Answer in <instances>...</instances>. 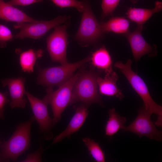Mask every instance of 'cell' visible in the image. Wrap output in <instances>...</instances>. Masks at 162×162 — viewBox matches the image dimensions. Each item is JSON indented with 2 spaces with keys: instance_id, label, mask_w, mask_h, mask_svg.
<instances>
[{
  "instance_id": "cell-1",
  "label": "cell",
  "mask_w": 162,
  "mask_h": 162,
  "mask_svg": "<svg viewBox=\"0 0 162 162\" xmlns=\"http://www.w3.org/2000/svg\"><path fill=\"white\" fill-rule=\"evenodd\" d=\"M79 72L72 88V104L81 102L86 106L94 103L103 106L97 82L100 73L93 70Z\"/></svg>"
},
{
  "instance_id": "cell-2",
  "label": "cell",
  "mask_w": 162,
  "mask_h": 162,
  "mask_svg": "<svg viewBox=\"0 0 162 162\" xmlns=\"http://www.w3.org/2000/svg\"><path fill=\"white\" fill-rule=\"evenodd\" d=\"M132 61L129 59L124 64L121 62H116L114 66L119 69L124 75L131 86L143 101L145 110L151 115L154 113L157 116L155 123L156 125H162V107L153 99L146 85L142 79L133 71L131 68Z\"/></svg>"
},
{
  "instance_id": "cell-3",
  "label": "cell",
  "mask_w": 162,
  "mask_h": 162,
  "mask_svg": "<svg viewBox=\"0 0 162 162\" xmlns=\"http://www.w3.org/2000/svg\"><path fill=\"white\" fill-rule=\"evenodd\" d=\"M34 119L33 116L28 121L17 126L10 139L2 144L0 160H16L21 154L28 148L31 128Z\"/></svg>"
},
{
  "instance_id": "cell-4",
  "label": "cell",
  "mask_w": 162,
  "mask_h": 162,
  "mask_svg": "<svg viewBox=\"0 0 162 162\" xmlns=\"http://www.w3.org/2000/svg\"><path fill=\"white\" fill-rule=\"evenodd\" d=\"M90 60L91 56H89L79 62L59 66L43 69L38 66L37 83L47 88L58 87L68 80L75 70Z\"/></svg>"
},
{
  "instance_id": "cell-5",
  "label": "cell",
  "mask_w": 162,
  "mask_h": 162,
  "mask_svg": "<svg viewBox=\"0 0 162 162\" xmlns=\"http://www.w3.org/2000/svg\"><path fill=\"white\" fill-rule=\"evenodd\" d=\"M79 73L78 72L73 75L56 91H53L52 88L46 89V94L43 100L52 107L54 124L60 120L62 114L66 107L72 104V88Z\"/></svg>"
},
{
  "instance_id": "cell-6",
  "label": "cell",
  "mask_w": 162,
  "mask_h": 162,
  "mask_svg": "<svg viewBox=\"0 0 162 162\" xmlns=\"http://www.w3.org/2000/svg\"><path fill=\"white\" fill-rule=\"evenodd\" d=\"M67 16H58L49 21L38 20L34 22H18L13 26L20 31L14 36L16 39L28 38L37 39L42 37L51 28L64 22L69 18Z\"/></svg>"
},
{
  "instance_id": "cell-7",
  "label": "cell",
  "mask_w": 162,
  "mask_h": 162,
  "mask_svg": "<svg viewBox=\"0 0 162 162\" xmlns=\"http://www.w3.org/2000/svg\"><path fill=\"white\" fill-rule=\"evenodd\" d=\"M68 26L67 23L55 27L46 40L47 50L52 61L62 65L68 63L66 57L68 43L66 29Z\"/></svg>"
},
{
  "instance_id": "cell-8",
  "label": "cell",
  "mask_w": 162,
  "mask_h": 162,
  "mask_svg": "<svg viewBox=\"0 0 162 162\" xmlns=\"http://www.w3.org/2000/svg\"><path fill=\"white\" fill-rule=\"evenodd\" d=\"M82 12L80 24L75 38L82 43H93L101 37L103 34L100 24L90 7L86 3Z\"/></svg>"
},
{
  "instance_id": "cell-9",
  "label": "cell",
  "mask_w": 162,
  "mask_h": 162,
  "mask_svg": "<svg viewBox=\"0 0 162 162\" xmlns=\"http://www.w3.org/2000/svg\"><path fill=\"white\" fill-rule=\"evenodd\" d=\"M151 115L143 106L140 108L135 120L122 129L124 131L134 133L140 137L146 136L150 139L160 141L162 132L157 129L155 124L151 120Z\"/></svg>"
},
{
  "instance_id": "cell-10",
  "label": "cell",
  "mask_w": 162,
  "mask_h": 162,
  "mask_svg": "<svg viewBox=\"0 0 162 162\" xmlns=\"http://www.w3.org/2000/svg\"><path fill=\"white\" fill-rule=\"evenodd\" d=\"M28 99L34 114V117L36 120L40 130L44 133L49 132L54 124L52 119L49 115L47 104L42 100L34 96L29 92H26Z\"/></svg>"
},
{
  "instance_id": "cell-11",
  "label": "cell",
  "mask_w": 162,
  "mask_h": 162,
  "mask_svg": "<svg viewBox=\"0 0 162 162\" xmlns=\"http://www.w3.org/2000/svg\"><path fill=\"white\" fill-rule=\"evenodd\" d=\"M25 78L22 76L1 80L2 86H8V88L11 99L10 104L11 108H24L25 107L26 100L24 98L26 92L25 87Z\"/></svg>"
},
{
  "instance_id": "cell-12",
  "label": "cell",
  "mask_w": 162,
  "mask_h": 162,
  "mask_svg": "<svg viewBox=\"0 0 162 162\" xmlns=\"http://www.w3.org/2000/svg\"><path fill=\"white\" fill-rule=\"evenodd\" d=\"M143 26V25L137 24L136 28L134 31L128 32L125 34L136 61L145 55H153V47L145 40L142 36V31Z\"/></svg>"
},
{
  "instance_id": "cell-13",
  "label": "cell",
  "mask_w": 162,
  "mask_h": 162,
  "mask_svg": "<svg viewBox=\"0 0 162 162\" xmlns=\"http://www.w3.org/2000/svg\"><path fill=\"white\" fill-rule=\"evenodd\" d=\"M75 112L66 128L53 140L52 144L60 142L76 132L81 127L88 114L87 106L84 104L75 108Z\"/></svg>"
},
{
  "instance_id": "cell-14",
  "label": "cell",
  "mask_w": 162,
  "mask_h": 162,
  "mask_svg": "<svg viewBox=\"0 0 162 162\" xmlns=\"http://www.w3.org/2000/svg\"><path fill=\"white\" fill-rule=\"evenodd\" d=\"M118 76L114 71L106 74L104 78L99 76L97 82L100 94L108 96H115L120 100L124 97L122 91L116 85Z\"/></svg>"
},
{
  "instance_id": "cell-15",
  "label": "cell",
  "mask_w": 162,
  "mask_h": 162,
  "mask_svg": "<svg viewBox=\"0 0 162 162\" xmlns=\"http://www.w3.org/2000/svg\"><path fill=\"white\" fill-rule=\"evenodd\" d=\"M0 19L18 22H34V19L22 10L14 7L4 0H0Z\"/></svg>"
},
{
  "instance_id": "cell-16",
  "label": "cell",
  "mask_w": 162,
  "mask_h": 162,
  "mask_svg": "<svg viewBox=\"0 0 162 162\" xmlns=\"http://www.w3.org/2000/svg\"><path fill=\"white\" fill-rule=\"evenodd\" d=\"M155 7L152 9L130 8L126 14L128 18L138 25H143L154 14L160 11L162 9V2L156 1Z\"/></svg>"
},
{
  "instance_id": "cell-17",
  "label": "cell",
  "mask_w": 162,
  "mask_h": 162,
  "mask_svg": "<svg viewBox=\"0 0 162 162\" xmlns=\"http://www.w3.org/2000/svg\"><path fill=\"white\" fill-rule=\"evenodd\" d=\"M90 61L94 67L104 70L106 74L113 71L112 68L111 56L109 52L104 47L94 52L91 56Z\"/></svg>"
},
{
  "instance_id": "cell-18",
  "label": "cell",
  "mask_w": 162,
  "mask_h": 162,
  "mask_svg": "<svg viewBox=\"0 0 162 162\" xmlns=\"http://www.w3.org/2000/svg\"><path fill=\"white\" fill-rule=\"evenodd\" d=\"M102 33L113 32L116 33H126L129 32L130 26L128 20L123 17L111 18L106 22L100 23Z\"/></svg>"
},
{
  "instance_id": "cell-19",
  "label": "cell",
  "mask_w": 162,
  "mask_h": 162,
  "mask_svg": "<svg viewBox=\"0 0 162 162\" xmlns=\"http://www.w3.org/2000/svg\"><path fill=\"white\" fill-rule=\"evenodd\" d=\"M108 115L109 118L105 128V134L111 137L120 130L123 129L126 119L125 117L119 115L114 108L109 110Z\"/></svg>"
},
{
  "instance_id": "cell-20",
  "label": "cell",
  "mask_w": 162,
  "mask_h": 162,
  "mask_svg": "<svg viewBox=\"0 0 162 162\" xmlns=\"http://www.w3.org/2000/svg\"><path fill=\"white\" fill-rule=\"evenodd\" d=\"M43 53L41 49L35 50L31 49L22 52L20 55L19 62L22 71L28 73L33 72L37 60L42 56Z\"/></svg>"
},
{
  "instance_id": "cell-21",
  "label": "cell",
  "mask_w": 162,
  "mask_h": 162,
  "mask_svg": "<svg viewBox=\"0 0 162 162\" xmlns=\"http://www.w3.org/2000/svg\"><path fill=\"white\" fill-rule=\"evenodd\" d=\"M82 140L86 146L90 154L96 161H105L104 153L98 142L89 137L84 138Z\"/></svg>"
},
{
  "instance_id": "cell-22",
  "label": "cell",
  "mask_w": 162,
  "mask_h": 162,
  "mask_svg": "<svg viewBox=\"0 0 162 162\" xmlns=\"http://www.w3.org/2000/svg\"><path fill=\"white\" fill-rule=\"evenodd\" d=\"M56 5L61 8L73 7L82 12L85 3L76 0H51Z\"/></svg>"
},
{
  "instance_id": "cell-23",
  "label": "cell",
  "mask_w": 162,
  "mask_h": 162,
  "mask_svg": "<svg viewBox=\"0 0 162 162\" xmlns=\"http://www.w3.org/2000/svg\"><path fill=\"white\" fill-rule=\"evenodd\" d=\"M121 0H102L101 8L104 18L112 14Z\"/></svg>"
},
{
  "instance_id": "cell-24",
  "label": "cell",
  "mask_w": 162,
  "mask_h": 162,
  "mask_svg": "<svg viewBox=\"0 0 162 162\" xmlns=\"http://www.w3.org/2000/svg\"><path fill=\"white\" fill-rule=\"evenodd\" d=\"M13 38L10 30L6 26L0 24V48L6 47L7 42Z\"/></svg>"
},
{
  "instance_id": "cell-25",
  "label": "cell",
  "mask_w": 162,
  "mask_h": 162,
  "mask_svg": "<svg viewBox=\"0 0 162 162\" xmlns=\"http://www.w3.org/2000/svg\"><path fill=\"white\" fill-rule=\"evenodd\" d=\"M8 95L7 92H0V120L4 118V112L5 105L9 102L7 98Z\"/></svg>"
},
{
  "instance_id": "cell-26",
  "label": "cell",
  "mask_w": 162,
  "mask_h": 162,
  "mask_svg": "<svg viewBox=\"0 0 162 162\" xmlns=\"http://www.w3.org/2000/svg\"><path fill=\"white\" fill-rule=\"evenodd\" d=\"M43 0H10L7 2L12 5H28L38 2H42Z\"/></svg>"
},
{
  "instance_id": "cell-27",
  "label": "cell",
  "mask_w": 162,
  "mask_h": 162,
  "mask_svg": "<svg viewBox=\"0 0 162 162\" xmlns=\"http://www.w3.org/2000/svg\"><path fill=\"white\" fill-rule=\"evenodd\" d=\"M41 161V151L40 150L28 155L23 161Z\"/></svg>"
},
{
  "instance_id": "cell-28",
  "label": "cell",
  "mask_w": 162,
  "mask_h": 162,
  "mask_svg": "<svg viewBox=\"0 0 162 162\" xmlns=\"http://www.w3.org/2000/svg\"><path fill=\"white\" fill-rule=\"evenodd\" d=\"M131 2L133 4H135L136 3L138 0H130Z\"/></svg>"
}]
</instances>
